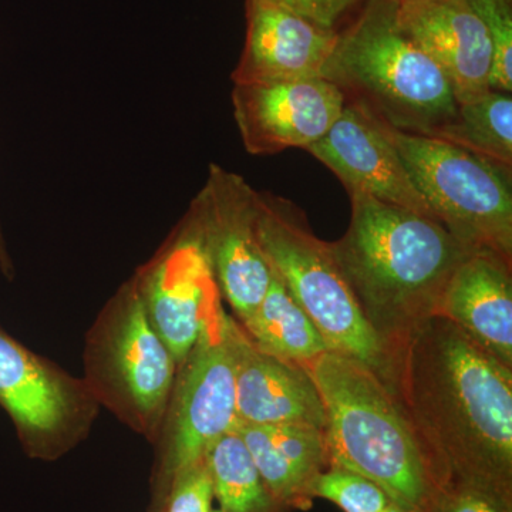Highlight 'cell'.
I'll return each mask as SVG.
<instances>
[{
	"mask_svg": "<svg viewBox=\"0 0 512 512\" xmlns=\"http://www.w3.org/2000/svg\"><path fill=\"white\" fill-rule=\"evenodd\" d=\"M83 380L99 406L156 444L177 363L150 320L136 279L106 303L86 335Z\"/></svg>",
	"mask_w": 512,
	"mask_h": 512,
	"instance_id": "8992f818",
	"label": "cell"
},
{
	"mask_svg": "<svg viewBox=\"0 0 512 512\" xmlns=\"http://www.w3.org/2000/svg\"><path fill=\"white\" fill-rule=\"evenodd\" d=\"M397 2H417V0H397Z\"/></svg>",
	"mask_w": 512,
	"mask_h": 512,
	"instance_id": "f546056e",
	"label": "cell"
},
{
	"mask_svg": "<svg viewBox=\"0 0 512 512\" xmlns=\"http://www.w3.org/2000/svg\"><path fill=\"white\" fill-rule=\"evenodd\" d=\"M239 325L261 352L293 365H309L330 350L275 272L261 305Z\"/></svg>",
	"mask_w": 512,
	"mask_h": 512,
	"instance_id": "ac0fdd59",
	"label": "cell"
},
{
	"mask_svg": "<svg viewBox=\"0 0 512 512\" xmlns=\"http://www.w3.org/2000/svg\"><path fill=\"white\" fill-rule=\"evenodd\" d=\"M346 104L323 77L234 83L232 106L245 150L254 156L308 148L325 136Z\"/></svg>",
	"mask_w": 512,
	"mask_h": 512,
	"instance_id": "7c38bea8",
	"label": "cell"
},
{
	"mask_svg": "<svg viewBox=\"0 0 512 512\" xmlns=\"http://www.w3.org/2000/svg\"><path fill=\"white\" fill-rule=\"evenodd\" d=\"M433 512H511V505L471 487H447L437 493Z\"/></svg>",
	"mask_w": 512,
	"mask_h": 512,
	"instance_id": "484cf974",
	"label": "cell"
},
{
	"mask_svg": "<svg viewBox=\"0 0 512 512\" xmlns=\"http://www.w3.org/2000/svg\"><path fill=\"white\" fill-rule=\"evenodd\" d=\"M393 363V392L439 491L477 488L511 505L512 367L440 315L407 336Z\"/></svg>",
	"mask_w": 512,
	"mask_h": 512,
	"instance_id": "6da1fadb",
	"label": "cell"
},
{
	"mask_svg": "<svg viewBox=\"0 0 512 512\" xmlns=\"http://www.w3.org/2000/svg\"><path fill=\"white\" fill-rule=\"evenodd\" d=\"M320 28L336 30L340 19L359 0H268Z\"/></svg>",
	"mask_w": 512,
	"mask_h": 512,
	"instance_id": "4316f807",
	"label": "cell"
},
{
	"mask_svg": "<svg viewBox=\"0 0 512 512\" xmlns=\"http://www.w3.org/2000/svg\"><path fill=\"white\" fill-rule=\"evenodd\" d=\"M255 228L269 265L329 349L363 363L393 390L392 352L357 305L329 242L313 234L293 202L271 192H256Z\"/></svg>",
	"mask_w": 512,
	"mask_h": 512,
	"instance_id": "5b68a950",
	"label": "cell"
},
{
	"mask_svg": "<svg viewBox=\"0 0 512 512\" xmlns=\"http://www.w3.org/2000/svg\"><path fill=\"white\" fill-rule=\"evenodd\" d=\"M377 121L433 220L471 251L512 259V167L440 138L402 133Z\"/></svg>",
	"mask_w": 512,
	"mask_h": 512,
	"instance_id": "52a82bcc",
	"label": "cell"
},
{
	"mask_svg": "<svg viewBox=\"0 0 512 512\" xmlns=\"http://www.w3.org/2000/svg\"><path fill=\"white\" fill-rule=\"evenodd\" d=\"M386 512H407V511L402 510V508L397 507L396 504L392 503L389 505V508H387Z\"/></svg>",
	"mask_w": 512,
	"mask_h": 512,
	"instance_id": "f1b7e54d",
	"label": "cell"
},
{
	"mask_svg": "<svg viewBox=\"0 0 512 512\" xmlns=\"http://www.w3.org/2000/svg\"><path fill=\"white\" fill-rule=\"evenodd\" d=\"M483 22L493 45L490 87L512 92V5L511 0H466Z\"/></svg>",
	"mask_w": 512,
	"mask_h": 512,
	"instance_id": "cb8c5ba5",
	"label": "cell"
},
{
	"mask_svg": "<svg viewBox=\"0 0 512 512\" xmlns=\"http://www.w3.org/2000/svg\"><path fill=\"white\" fill-rule=\"evenodd\" d=\"M305 150L338 175L349 194L363 192L433 220L396 147L360 104L346 100L328 133Z\"/></svg>",
	"mask_w": 512,
	"mask_h": 512,
	"instance_id": "4fadbf2b",
	"label": "cell"
},
{
	"mask_svg": "<svg viewBox=\"0 0 512 512\" xmlns=\"http://www.w3.org/2000/svg\"><path fill=\"white\" fill-rule=\"evenodd\" d=\"M228 323L229 315L221 303L205 320L200 338L178 366L163 427L154 444L151 512L161 511L174 478L207 458L215 441L238 424Z\"/></svg>",
	"mask_w": 512,
	"mask_h": 512,
	"instance_id": "ba28073f",
	"label": "cell"
},
{
	"mask_svg": "<svg viewBox=\"0 0 512 512\" xmlns=\"http://www.w3.org/2000/svg\"><path fill=\"white\" fill-rule=\"evenodd\" d=\"M264 429L279 454L311 490L315 478L329 466L325 430L305 424H282Z\"/></svg>",
	"mask_w": 512,
	"mask_h": 512,
	"instance_id": "7402d4cb",
	"label": "cell"
},
{
	"mask_svg": "<svg viewBox=\"0 0 512 512\" xmlns=\"http://www.w3.org/2000/svg\"><path fill=\"white\" fill-rule=\"evenodd\" d=\"M352 217L329 242L357 305L387 349L437 315L457 266L471 254L439 222L363 194H349Z\"/></svg>",
	"mask_w": 512,
	"mask_h": 512,
	"instance_id": "7a4b0ae2",
	"label": "cell"
},
{
	"mask_svg": "<svg viewBox=\"0 0 512 512\" xmlns=\"http://www.w3.org/2000/svg\"><path fill=\"white\" fill-rule=\"evenodd\" d=\"M0 406L26 456L55 461L83 443L100 406L83 377L36 355L0 329Z\"/></svg>",
	"mask_w": 512,
	"mask_h": 512,
	"instance_id": "9c48e42d",
	"label": "cell"
},
{
	"mask_svg": "<svg viewBox=\"0 0 512 512\" xmlns=\"http://www.w3.org/2000/svg\"><path fill=\"white\" fill-rule=\"evenodd\" d=\"M511 261L495 252H471L451 275L437 311L508 367H512Z\"/></svg>",
	"mask_w": 512,
	"mask_h": 512,
	"instance_id": "e0dca14e",
	"label": "cell"
},
{
	"mask_svg": "<svg viewBox=\"0 0 512 512\" xmlns=\"http://www.w3.org/2000/svg\"><path fill=\"white\" fill-rule=\"evenodd\" d=\"M305 367L325 409L329 466L372 481L407 512H433L439 487L393 390L338 352Z\"/></svg>",
	"mask_w": 512,
	"mask_h": 512,
	"instance_id": "3957f363",
	"label": "cell"
},
{
	"mask_svg": "<svg viewBox=\"0 0 512 512\" xmlns=\"http://www.w3.org/2000/svg\"><path fill=\"white\" fill-rule=\"evenodd\" d=\"M235 431L244 440L262 480L279 504L302 508L311 503L308 485L279 454L264 427L238 423Z\"/></svg>",
	"mask_w": 512,
	"mask_h": 512,
	"instance_id": "44dd1931",
	"label": "cell"
},
{
	"mask_svg": "<svg viewBox=\"0 0 512 512\" xmlns=\"http://www.w3.org/2000/svg\"><path fill=\"white\" fill-rule=\"evenodd\" d=\"M247 19V42L232 82L322 77L338 43L336 30L320 28L268 0H248Z\"/></svg>",
	"mask_w": 512,
	"mask_h": 512,
	"instance_id": "2e32d148",
	"label": "cell"
},
{
	"mask_svg": "<svg viewBox=\"0 0 512 512\" xmlns=\"http://www.w3.org/2000/svg\"><path fill=\"white\" fill-rule=\"evenodd\" d=\"M0 259H2L3 264H9L8 258H6L5 248H3L2 238H0Z\"/></svg>",
	"mask_w": 512,
	"mask_h": 512,
	"instance_id": "83f0119b",
	"label": "cell"
},
{
	"mask_svg": "<svg viewBox=\"0 0 512 512\" xmlns=\"http://www.w3.org/2000/svg\"><path fill=\"white\" fill-rule=\"evenodd\" d=\"M255 205L256 191L241 175L212 164L188 212L239 323L254 315L274 276L256 237Z\"/></svg>",
	"mask_w": 512,
	"mask_h": 512,
	"instance_id": "30bf717a",
	"label": "cell"
},
{
	"mask_svg": "<svg viewBox=\"0 0 512 512\" xmlns=\"http://www.w3.org/2000/svg\"><path fill=\"white\" fill-rule=\"evenodd\" d=\"M214 497L210 467L204 458L174 478L160 512H212Z\"/></svg>",
	"mask_w": 512,
	"mask_h": 512,
	"instance_id": "d4e9b609",
	"label": "cell"
},
{
	"mask_svg": "<svg viewBox=\"0 0 512 512\" xmlns=\"http://www.w3.org/2000/svg\"><path fill=\"white\" fill-rule=\"evenodd\" d=\"M214 495L224 512H281L266 487L244 440L231 430L215 441L207 454Z\"/></svg>",
	"mask_w": 512,
	"mask_h": 512,
	"instance_id": "ffe728a7",
	"label": "cell"
},
{
	"mask_svg": "<svg viewBox=\"0 0 512 512\" xmlns=\"http://www.w3.org/2000/svg\"><path fill=\"white\" fill-rule=\"evenodd\" d=\"M212 512H224V511H222L221 508H220V510H215V511H212Z\"/></svg>",
	"mask_w": 512,
	"mask_h": 512,
	"instance_id": "4dcf8cb0",
	"label": "cell"
},
{
	"mask_svg": "<svg viewBox=\"0 0 512 512\" xmlns=\"http://www.w3.org/2000/svg\"><path fill=\"white\" fill-rule=\"evenodd\" d=\"M309 495L332 501L345 512H386L392 504L379 485L353 471L333 466L315 478Z\"/></svg>",
	"mask_w": 512,
	"mask_h": 512,
	"instance_id": "603a6c76",
	"label": "cell"
},
{
	"mask_svg": "<svg viewBox=\"0 0 512 512\" xmlns=\"http://www.w3.org/2000/svg\"><path fill=\"white\" fill-rule=\"evenodd\" d=\"M228 329L238 423L261 427L305 424L325 430V409L305 367L261 352L231 316Z\"/></svg>",
	"mask_w": 512,
	"mask_h": 512,
	"instance_id": "9a60e30c",
	"label": "cell"
},
{
	"mask_svg": "<svg viewBox=\"0 0 512 512\" xmlns=\"http://www.w3.org/2000/svg\"><path fill=\"white\" fill-rule=\"evenodd\" d=\"M134 279L148 320L178 369L200 338L205 320L222 303L210 259L190 215Z\"/></svg>",
	"mask_w": 512,
	"mask_h": 512,
	"instance_id": "8fae6325",
	"label": "cell"
},
{
	"mask_svg": "<svg viewBox=\"0 0 512 512\" xmlns=\"http://www.w3.org/2000/svg\"><path fill=\"white\" fill-rule=\"evenodd\" d=\"M322 77L402 133L436 138L456 114L446 74L400 28L397 0L367 2L339 33Z\"/></svg>",
	"mask_w": 512,
	"mask_h": 512,
	"instance_id": "277c9868",
	"label": "cell"
},
{
	"mask_svg": "<svg viewBox=\"0 0 512 512\" xmlns=\"http://www.w3.org/2000/svg\"><path fill=\"white\" fill-rule=\"evenodd\" d=\"M397 22L446 74L457 103L491 89L493 45L466 0L397 2Z\"/></svg>",
	"mask_w": 512,
	"mask_h": 512,
	"instance_id": "5bb4252c",
	"label": "cell"
},
{
	"mask_svg": "<svg viewBox=\"0 0 512 512\" xmlns=\"http://www.w3.org/2000/svg\"><path fill=\"white\" fill-rule=\"evenodd\" d=\"M436 138L512 167L511 93L488 89L457 103L456 114Z\"/></svg>",
	"mask_w": 512,
	"mask_h": 512,
	"instance_id": "d6986e66",
	"label": "cell"
}]
</instances>
